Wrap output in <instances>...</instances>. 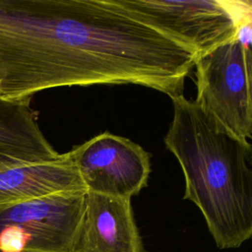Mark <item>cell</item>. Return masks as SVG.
<instances>
[{"label":"cell","instance_id":"5","mask_svg":"<svg viewBox=\"0 0 252 252\" xmlns=\"http://www.w3.org/2000/svg\"><path fill=\"white\" fill-rule=\"evenodd\" d=\"M86 193L0 204V252H70Z\"/></svg>","mask_w":252,"mask_h":252},{"label":"cell","instance_id":"9","mask_svg":"<svg viewBox=\"0 0 252 252\" xmlns=\"http://www.w3.org/2000/svg\"><path fill=\"white\" fill-rule=\"evenodd\" d=\"M70 191L87 189L68 153L53 161L0 169V204Z\"/></svg>","mask_w":252,"mask_h":252},{"label":"cell","instance_id":"8","mask_svg":"<svg viewBox=\"0 0 252 252\" xmlns=\"http://www.w3.org/2000/svg\"><path fill=\"white\" fill-rule=\"evenodd\" d=\"M30 101L0 97V169L61 157L41 132Z\"/></svg>","mask_w":252,"mask_h":252},{"label":"cell","instance_id":"1","mask_svg":"<svg viewBox=\"0 0 252 252\" xmlns=\"http://www.w3.org/2000/svg\"><path fill=\"white\" fill-rule=\"evenodd\" d=\"M196 53L116 0H0V97L136 84L182 94Z\"/></svg>","mask_w":252,"mask_h":252},{"label":"cell","instance_id":"4","mask_svg":"<svg viewBox=\"0 0 252 252\" xmlns=\"http://www.w3.org/2000/svg\"><path fill=\"white\" fill-rule=\"evenodd\" d=\"M251 48L236 38L196 56V102L242 139L252 137Z\"/></svg>","mask_w":252,"mask_h":252},{"label":"cell","instance_id":"2","mask_svg":"<svg viewBox=\"0 0 252 252\" xmlns=\"http://www.w3.org/2000/svg\"><path fill=\"white\" fill-rule=\"evenodd\" d=\"M171 100L164 144L183 171V198L200 209L219 248H238L252 235V146L195 100Z\"/></svg>","mask_w":252,"mask_h":252},{"label":"cell","instance_id":"3","mask_svg":"<svg viewBox=\"0 0 252 252\" xmlns=\"http://www.w3.org/2000/svg\"><path fill=\"white\" fill-rule=\"evenodd\" d=\"M152 28L188 47L196 56L236 36L251 20V1L116 0Z\"/></svg>","mask_w":252,"mask_h":252},{"label":"cell","instance_id":"7","mask_svg":"<svg viewBox=\"0 0 252 252\" xmlns=\"http://www.w3.org/2000/svg\"><path fill=\"white\" fill-rule=\"evenodd\" d=\"M70 252H144L130 199L87 192Z\"/></svg>","mask_w":252,"mask_h":252},{"label":"cell","instance_id":"6","mask_svg":"<svg viewBox=\"0 0 252 252\" xmlns=\"http://www.w3.org/2000/svg\"><path fill=\"white\" fill-rule=\"evenodd\" d=\"M68 155L87 192L131 200L148 184L151 155L127 138L104 132Z\"/></svg>","mask_w":252,"mask_h":252}]
</instances>
